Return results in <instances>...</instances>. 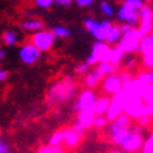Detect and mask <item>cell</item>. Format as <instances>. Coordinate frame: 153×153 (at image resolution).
<instances>
[{"label": "cell", "mask_w": 153, "mask_h": 153, "mask_svg": "<svg viewBox=\"0 0 153 153\" xmlns=\"http://www.w3.org/2000/svg\"><path fill=\"white\" fill-rule=\"evenodd\" d=\"M76 93L75 83L70 78H64L62 81H57L48 89L47 92V101L49 104H63L74 99Z\"/></svg>", "instance_id": "6da1fadb"}, {"label": "cell", "mask_w": 153, "mask_h": 153, "mask_svg": "<svg viewBox=\"0 0 153 153\" xmlns=\"http://www.w3.org/2000/svg\"><path fill=\"white\" fill-rule=\"evenodd\" d=\"M120 29H122L123 36H122L120 41L118 42L116 47L120 48L124 55L137 53L138 47H140L141 37H142V34L140 33V30H138L137 27H134V26L124 25V23H122L120 25Z\"/></svg>", "instance_id": "7a4b0ae2"}, {"label": "cell", "mask_w": 153, "mask_h": 153, "mask_svg": "<svg viewBox=\"0 0 153 153\" xmlns=\"http://www.w3.org/2000/svg\"><path fill=\"white\" fill-rule=\"evenodd\" d=\"M143 142H145L143 130L140 126H131L128 133L124 135L118 146L126 153H137L143 148Z\"/></svg>", "instance_id": "3957f363"}, {"label": "cell", "mask_w": 153, "mask_h": 153, "mask_svg": "<svg viewBox=\"0 0 153 153\" xmlns=\"http://www.w3.org/2000/svg\"><path fill=\"white\" fill-rule=\"evenodd\" d=\"M83 26L88 32L92 34V37L96 41H105L108 36V32L112 27V22L108 19H96L93 16H88L83 19Z\"/></svg>", "instance_id": "277c9868"}, {"label": "cell", "mask_w": 153, "mask_h": 153, "mask_svg": "<svg viewBox=\"0 0 153 153\" xmlns=\"http://www.w3.org/2000/svg\"><path fill=\"white\" fill-rule=\"evenodd\" d=\"M56 38L52 34L51 30H47V29H41V30H37V32H33L30 36V42L37 48L40 52H48L51 51L55 45Z\"/></svg>", "instance_id": "5b68a950"}, {"label": "cell", "mask_w": 153, "mask_h": 153, "mask_svg": "<svg viewBox=\"0 0 153 153\" xmlns=\"http://www.w3.org/2000/svg\"><path fill=\"white\" fill-rule=\"evenodd\" d=\"M109 49H111V47L105 41H96L93 44L88 57H86V63L89 64L90 67H93V66H97L100 62H105L108 59Z\"/></svg>", "instance_id": "8992f818"}, {"label": "cell", "mask_w": 153, "mask_h": 153, "mask_svg": "<svg viewBox=\"0 0 153 153\" xmlns=\"http://www.w3.org/2000/svg\"><path fill=\"white\" fill-rule=\"evenodd\" d=\"M116 18L119 19V22L124 23V25H130L137 27L138 22H140V16H138V10L134 7L128 6L127 3H122L120 6L116 8Z\"/></svg>", "instance_id": "52a82bcc"}, {"label": "cell", "mask_w": 153, "mask_h": 153, "mask_svg": "<svg viewBox=\"0 0 153 153\" xmlns=\"http://www.w3.org/2000/svg\"><path fill=\"white\" fill-rule=\"evenodd\" d=\"M18 57L23 64H26V66H33V64H36L40 60L41 52L38 51L30 41L23 42L18 49Z\"/></svg>", "instance_id": "ba28073f"}, {"label": "cell", "mask_w": 153, "mask_h": 153, "mask_svg": "<svg viewBox=\"0 0 153 153\" xmlns=\"http://www.w3.org/2000/svg\"><path fill=\"white\" fill-rule=\"evenodd\" d=\"M99 96L96 94V92L93 89H83L79 94L76 96V100L74 102V112H81V111H88V109H92L94 101L97 100Z\"/></svg>", "instance_id": "9c48e42d"}, {"label": "cell", "mask_w": 153, "mask_h": 153, "mask_svg": "<svg viewBox=\"0 0 153 153\" xmlns=\"http://www.w3.org/2000/svg\"><path fill=\"white\" fill-rule=\"evenodd\" d=\"M123 88V81H122L120 75L116 73L107 75L102 78L101 81V89L107 96H114L118 92H120Z\"/></svg>", "instance_id": "30bf717a"}, {"label": "cell", "mask_w": 153, "mask_h": 153, "mask_svg": "<svg viewBox=\"0 0 153 153\" xmlns=\"http://www.w3.org/2000/svg\"><path fill=\"white\" fill-rule=\"evenodd\" d=\"M131 126H133V123H131V118L123 112V114L119 115L118 118H115L114 120L108 122V124H107V127L105 128H107L108 137H111L112 134L119 133V131H122V130H126V128L131 127Z\"/></svg>", "instance_id": "8fae6325"}, {"label": "cell", "mask_w": 153, "mask_h": 153, "mask_svg": "<svg viewBox=\"0 0 153 153\" xmlns=\"http://www.w3.org/2000/svg\"><path fill=\"white\" fill-rule=\"evenodd\" d=\"M120 114H123V94H122V90L112 96L108 111L105 114V118L108 119V122H111L115 118H118Z\"/></svg>", "instance_id": "7c38bea8"}, {"label": "cell", "mask_w": 153, "mask_h": 153, "mask_svg": "<svg viewBox=\"0 0 153 153\" xmlns=\"http://www.w3.org/2000/svg\"><path fill=\"white\" fill-rule=\"evenodd\" d=\"M93 118H94V114H93L92 109H88V111H81L78 112L76 115V119H75V124L74 127L76 128L78 131L83 133L85 130L92 126V122H93Z\"/></svg>", "instance_id": "4fadbf2b"}, {"label": "cell", "mask_w": 153, "mask_h": 153, "mask_svg": "<svg viewBox=\"0 0 153 153\" xmlns=\"http://www.w3.org/2000/svg\"><path fill=\"white\" fill-rule=\"evenodd\" d=\"M82 138V133L75 127H68L63 130V143L67 148H75Z\"/></svg>", "instance_id": "5bb4252c"}, {"label": "cell", "mask_w": 153, "mask_h": 153, "mask_svg": "<svg viewBox=\"0 0 153 153\" xmlns=\"http://www.w3.org/2000/svg\"><path fill=\"white\" fill-rule=\"evenodd\" d=\"M102 78H104V76L101 75V73H100L97 68L89 70L83 75V85H85V88H88V89H94V88H97V86L101 83Z\"/></svg>", "instance_id": "9a60e30c"}, {"label": "cell", "mask_w": 153, "mask_h": 153, "mask_svg": "<svg viewBox=\"0 0 153 153\" xmlns=\"http://www.w3.org/2000/svg\"><path fill=\"white\" fill-rule=\"evenodd\" d=\"M109 102H111V99L109 96H102V97H97V100L94 101L92 107V111L94 115H105L107 111H108Z\"/></svg>", "instance_id": "2e32d148"}, {"label": "cell", "mask_w": 153, "mask_h": 153, "mask_svg": "<svg viewBox=\"0 0 153 153\" xmlns=\"http://www.w3.org/2000/svg\"><path fill=\"white\" fill-rule=\"evenodd\" d=\"M19 27L22 30H26V32H37V30H41L44 29V22L40 21L37 18H29V19H25L22 22L19 23Z\"/></svg>", "instance_id": "e0dca14e"}, {"label": "cell", "mask_w": 153, "mask_h": 153, "mask_svg": "<svg viewBox=\"0 0 153 153\" xmlns=\"http://www.w3.org/2000/svg\"><path fill=\"white\" fill-rule=\"evenodd\" d=\"M124 56H126V55L123 53V51H122L120 48H118L116 45H115V47H111V49H109V53H108V59H107V62H109L112 66L118 68V67L122 64V62H123Z\"/></svg>", "instance_id": "ac0fdd59"}, {"label": "cell", "mask_w": 153, "mask_h": 153, "mask_svg": "<svg viewBox=\"0 0 153 153\" xmlns=\"http://www.w3.org/2000/svg\"><path fill=\"white\" fill-rule=\"evenodd\" d=\"M1 41H3L4 45L7 47H15V45L19 44L21 41V34H19L16 30L14 29H10V30H6L1 36Z\"/></svg>", "instance_id": "d6986e66"}, {"label": "cell", "mask_w": 153, "mask_h": 153, "mask_svg": "<svg viewBox=\"0 0 153 153\" xmlns=\"http://www.w3.org/2000/svg\"><path fill=\"white\" fill-rule=\"evenodd\" d=\"M122 36H123V33H122V29L119 25H112L111 30L108 32V36H107V38H105V42L109 45V47H115V45H118V42L120 41Z\"/></svg>", "instance_id": "ffe728a7"}, {"label": "cell", "mask_w": 153, "mask_h": 153, "mask_svg": "<svg viewBox=\"0 0 153 153\" xmlns=\"http://www.w3.org/2000/svg\"><path fill=\"white\" fill-rule=\"evenodd\" d=\"M141 97H142L143 102L146 104L150 116H153V83H146V86L142 90Z\"/></svg>", "instance_id": "44dd1931"}, {"label": "cell", "mask_w": 153, "mask_h": 153, "mask_svg": "<svg viewBox=\"0 0 153 153\" xmlns=\"http://www.w3.org/2000/svg\"><path fill=\"white\" fill-rule=\"evenodd\" d=\"M138 52L141 55H146L153 52V38L150 37V34L142 36L140 41V47H138Z\"/></svg>", "instance_id": "7402d4cb"}, {"label": "cell", "mask_w": 153, "mask_h": 153, "mask_svg": "<svg viewBox=\"0 0 153 153\" xmlns=\"http://www.w3.org/2000/svg\"><path fill=\"white\" fill-rule=\"evenodd\" d=\"M99 8H100L101 14L105 16V18H114L115 14H116V8H115V6L111 3V1H108V0H102V1H100Z\"/></svg>", "instance_id": "603a6c76"}, {"label": "cell", "mask_w": 153, "mask_h": 153, "mask_svg": "<svg viewBox=\"0 0 153 153\" xmlns=\"http://www.w3.org/2000/svg\"><path fill=\"white\" fill-rule=\"evenodd\" d=\"M51 32H52V34L55 36V38H68L71 36V30L63 25L55 26Z\"/></svg>", "instance_id": "cb8c5ba5"}, {"label": "cell", "mask_w": 153, "mask_h": 153, "mask_svg": "<svg viewBox=\"0 0 153 153\" xmlns=\"http://www.w3.org/2000/svg\"><path fill=\"white\" fill-rule=\"evenodd\" d=\"M97 70L101 73L102 76H107V75H111V74H114L115 71H116V67H114L109 62H100L99 64H97V67H96Z\"/></svg>", "instance_id": "d4e9b609"}, {"label": "cell", "mask_w": 153, "mask_h": 153, "mask_svg": "<svg viewBox=\"0 0 153 153\" xmlns=\"http://www.w3.org/2000/svg\"><path fill=\"white\" fill-rule=\"evenodd\" d=\"M107 124H108V119L105 118V115H94V118H93V122H92V126L94 128H105L107 127Z\"/></svg>", "instance_id": "484cf974"}, {"label": "cell", "mask_w": 153, "mask_h": 153, "mask_svg": "<svg viewBox=\"0 0 153 153\" xmlns=\"http://www.w3.org/2000/svg\"><path fill=\"white\" fill-rule=\"evenodd\" d=\"M63 143V131H56L49 137L48 145L49 146H60Z\"/></svg>", "instance_id": "4316f807"}, {"label": "cell", "mask_w": 153, "mask_h": 153, "mask_svg": "<svg viewBox=\"0 0 153 153\" xmlns=\"http://www.w3.org/2000/svg\"><path fill=\"white\" fill-rule=\"evenodd\" d=\"M138 30L142 36H146L153 32V21H146V22H138Z\"/></svg>", "instance_id": "83f0119b"}, {"label": "cell", "mask_w": 153, "mask_h": 153, "mask_svg": "<svg viewBox=\"0 0 153 153\" xmlns=\"http://www.w3.org/2000/svg\"><path fill=\"white\" fill-rule=\"evenodd\" d=\"M33 3H34V6L38 7V8L48 10L55 4V0H33Z\"/></svg>", "instance_id": "f1b7e54d"}, {"label": "cell", "mask_w": 153, "mask_h": 153, "mask_svg": "<svg viewBox=\"0 0 153 153\" xmlns=\"http://www.w3.org/2000/svg\"><path fill=\"white\" fill-rule=\"evenodd\" d=\"M141 81H143L145 83H153V68H149L148 71L140 73V75L137 76Z\"/></svg>", "instance_id": "f546056e"}, {"label": "cell", "mask_w": 153, "mask_h": 153, "mask_svg": "<svg viewBox=\"0 0 153 153\" xmlns=\"http://www.w3.org/2000/svg\"><path fill=\"white\" fill-rule=\"evenodd\" d=\"M142 63L145 68H153V52L142 55Z\"/></svg>", "instance_id": "4dcf8cb0"}, {"label": "cell", "mask_w": 153, "mask_h": 153, "mask_svg": "<svg viewBox=\"0 0 153 153\" xmlns=\"http://www.w3.org/2000/svg\"><path fill=\"white\" fill-rule=\"evenodd\" d=\"M89 70H90V66L86 63V62L76 64V67H75V73L78 74V75H85V74L88 73Z\"/></svg>", "instance_id": "1f68e13d"}, {"label": "cell", "mask_w": 153, "mask_h": 153, "mask_svg": "<svg viewBox=\"0 0 153 153\" xmlns=\"http://www.w3.org/2000/svg\"><path fill=\"white\" fill-rule=\"evenodd\" d=\"M38 153H64L62 146H45V148H41L38 150Z\"/></svg>", "instance_id": "d6a6232c"}, {"label": "cell", "mask_w": 153, "mask_h": 153, "mask_svg": "<svg viewBox=\"0 0 153 153\" xmlns=\"http://www.w3.org/2000/svg\"><path fill=\"white\" fill-rule=\"evenodd\" d=\"M123 67H126V68H133L134 66H135V57L133 56V55H128V56H124L123 59Z\"/></svg>", "instance_id": "836d02e7"}, {"label": "cell", "mask_w": 153, "mask_h": 153, "mask_svg": "<svg viewBox=\"0 0 153 153\" xmlns=\"http://www.w3.org/2000/svg\"><path fill=\"white\" fill-rule=\"evenodd\" d=\"M124 3H127L128 6L134 7L135 10H140L145 4V0H124Z\"/></svg>", "instance_id": "e575fe53"}, {"label": "cell", "mask_w": 153, "mask_h": 153, "mask_svg": "<svg viewBox=\"0 0 153 153\" xmlns=\"http://www.w3.org/2000/svg\"><path fill=\"white\" fill-rule=\"evenodd\" d=\"M73 3H75L76 6L86 8V7L93 6V4H94V0H73Z\"/></svg>", "instance_id": "d590c367"}, {"label": "cell", "mask_w": 153, "mask_h": 153, "mask_svg": "<svg viewBox=\"0 0 153 153\" xmlns=\"http://www.w3.org/2000/svg\"><path fill=\"white\" fill-rule=\"evenodd\" d=\"M0 153H11V149H10L8 143L3 140H0Z\"/></svg>", "instance_id": "8d00e7d4"}, {"label": "cell", "mask_w": 153, "mask_h": 153, "mask_svg": "<svg viewBox=\"0 0 153 153\" xmlns=\"http://www.w3.org/2000/svg\"><path fill=\"white\" fill-rule=\"evenodd\" d=\"M143 148H150V149H153V131L150 133L149 138L145 140V142H143Z\"/></svg>", "instance_id": "74e56055"}, {"label": "cell", "mask_w": 153, "mask_h": 153, "mask_svg": "<svg viewBox=\"0 0 153 153\" xmlns=\"http://www.w3.org/2000/svg\"><path fill=\"white\" fill-rule=\"evenodd\" d=\"M71 3H73V0H55V4L60 7H68L71 6Z\"/></svg>", "instance_id": "f35d334b"}, {"label": "cell", "mask_w": 153, "mask_h": 153, "mask_svg": "<svg viewBox=\"0 0 153 153\" xmlns=\"http://www.w3.org/2000/svg\"><path fill=\"white\" fill-rule=\"evenodd\" d=\"M7 78H8V71L4 68H0V82H4Z\"/></svg>", "instance_id": "ab89813d"}, {"label": "cell", "mask_w": 153, "mask_h": 153, "mask_svg": "<svg viewBox=\"0 0 153 153\" xmlns=\"http://www.w3.org/2000/svg\"><path fill=\"white\" fill-rule=\"evenodd\" d=\"M6 49H4L3 47H0V62L1 60H4V59H6Z\"/></svg>", "instance_id": "60d3db41"}, {"label": "cell", "mask_w": 153, "mask_h": 153, "mask_svg": "<svg viewBox=\"0 0 153 153\" xmlns=\"http://www.w3.org/2000/svg\"><path fill=\"white\" fill-rule=\"evenodd\" d=\"M141 153H153V149H150V148H142V152Z\"/></svg>", "instance_id": "b9f144b4"}, {"label": "cell", "mask_w": 153, "mask_h": 153, "mask_svg": "<svg viewBox=\"0 0 153 153\" xmlns=\"http://www.w3.org/2000/svg\"><path fill=\"white\" fill-rule=\"evenodd\" d=\"M108 153H126V152H123V150H120V149H114V150H111V152H108Z\"/></svg>", "instance_id": "7bdbcfd3"}, {"label": "cell", "mask_w": 153, "mask_h": 153, "mask_svg": "<svg viewBox=\"0 0 153 153\" xmlns=\"http://www.w3.org/2000/svg\"><path fill=\"white\" fill-rule=\"evenodd\" d=\"M0 140H1V128H0Z\"/></svg>", "instance_id": "ee69618b"}]
</instances>
